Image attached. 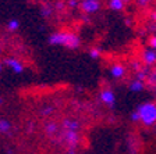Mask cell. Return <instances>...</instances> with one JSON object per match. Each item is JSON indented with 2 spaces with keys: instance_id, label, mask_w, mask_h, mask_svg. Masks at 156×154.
Returning <instances> with one entry per match:
<instances>
[{
  "instance_id": "17",
  "label": "cell",
  "mask_w": 156,
  "mask_h": 154,
  "mask_svg": "<svg viewBox=\"0 0 156 154\" xmlns=\"http://www.w3.org/2000/svg\"><path fill=\"white\" fill-rule=\"evenodd\" d=\"M131 121H134V122H140L141 119H140V114H138V111H133L131 112Z\"/></svg>"
},
{
  "instance_id": "20",
  "label": "cell",
  "mask_w": 156,
  "mask_h": 154,
  "mask_svg": "<svg viewBox=\"0 0 156 154\" xmlns=\"http://www.w3.org/2000/svg\"><path fill=\"white\" fill-rule=\"evenodd\" d=\"M42 114L43 115H50V114H52V107H46V108H43Z\"/></svg>"
},
{
  "instance_id": "22",
  "label": "cell",
  "mask_w": 156,
  "mask_h": 154,
  "mask_svg": "<svg viewBox=\"0 0 156 154\" xmlns=\"http://www.w3.org/2000/svg\"><path fill=\"white\" fill-rule=\"evenodd\" d=\"M138 2H140L141 4H146V3H151L152 0H138Z\"/></svg>"
},
{
  "instance_id": "26",
  "label": "cell",
  "mask_w": 156,
  "mask_h": 154,
  "mask_svg": "<svg viewBox=\"0 0 156 154\" xmlns=\"http://www.w3.org/2000/svg\"><path fill=\"white\" fill-rule=\"evenodd\" d=\"M0 104H2V97H0Z\"/></svg>"
},
{
  "instance_id": "14",
  "label": "cell",
  "mask_w": 156,
  "mask_h": 154,
  "mask_svg": "<svg viewBox=\"0 0 156 154\" xmlns=\"http://www.w3.org/2000/svg\"><path fill=\"white\" fill-rule=\"evenodd\" d=\"M45 129H46V133H48V135H53V133L57 131V125H56L55 122H50V124L46 125Z\"/></svg>"
},
{
  "instance_id": "11",
  "label": "cell",
  "mask_w": 156,
  "mask_h": 154,
  "mask_svg": "<svg viewBox=\"0 0 156 154\" xmlns=\"http://www.w3.org/2000/svg\"><path fill=\"white\" fill-rule=\"evenodd\" d=\"M144 89V80L141 79H134L130 84V90L131 92H141Z\"/></svg>"
},
{
  "instance_id": "21",
  "label": "cell",
  "mask_w": 156,
  "mask_h": 154,
  "mask_svg": "<svg viewBox=\"0 0 156 154\" xmlns=\"http://www.w3.org/2000/svg\"><path fill=\"white\" fill-rule=\"evenodd\" d=\"M68 6L71 9H75V7H78V2L77 0H68Z\"/></svg>"
},
{
  "instance_id": "1",
  "label": "cell",
  "mask_w": 156,
  "mask_h": 154,
  "mask_svg": "<svg viewBox=\"0 0 156 154\" xmlns=\"http://www.w3.org/2000/svg\"><path fill=\"white\" fill-rule=\"evenodd\" d=\"M49 45L63 46L67 49H78L81 46V39L71 32H55L49 36Z\"/></svg>"
},
{
  "instance_id": "6",
  "label": "cell",
  "mask_w": 156,
  "mask_h": 154,
  "mask_svg": "<svg viewBox=\"0 0 156 154\" xmlns=\"http://www.w3.org/2000/svg\"><path fill=\"white\" fill-rule=\"evenodd\" d=\"M64 142L70 147H75L80 142V135L77 131H66L64 133Z\"/></svg>"
},
{
  "instance_id": "9",
  "label": "cell",
  "mask_w": 156,
  "mask_h": 154,
  "mask_svg": "<svg viewBox=\"0 0 156 154\" xmlns=\"http://www.w3.org/2000/svg\"><path fill=\"white\" fill-rule=\"evenodd\" d=\"M63 126H64L67 131H77L80 129V124H78L75 119H71V118H67L63 121Z\"/></svg>"
},
{
  "instance_id": "15",
  "label": "cell",
  "mask_w": 156,
  "mask_h": 154,
  "mask_svg": "<svg viewBox=\"0 0 156 154\" xmlns=\"http://www.w3.org/2000/svg\"><path fill=\"white\" fill-rule=\"evenodd\" d=\"M89 56H91L92 58H99V57H101V50H99V49H96V47L91 49V50H89Z\"/></svg>"
},
{
  "instance_id": "12",
  "label": "cell",
  "mask_w": 156,
  "mask_h": 154,
  "mask_svg": "<svg viewBox=\"0 0 156 154\" xmlns=\"http://www.w3.org/2000/svg\"><path fill=\"white\" fill-rule=\"evenodd\" d=\"M10 129H11V122L4 118L0 119V133H9Z\"/></svg>"
},
{
  "instance_id": "13",
  "label": "cell",
  "mask_w": 156,
  "mask_h": 154,
  "mask_svg": "<svg viewBox=\"0 0 156 154\" xmlns=\"http://www.w3.org/2000/svg\"><path fill=\"white\" fill-rule=\"evenodd\" d=\"M20 28V21L18 19H10L7 22V29L9 31H17Z\"/></svg>"
},
{
  "instance_id": "7",
  "label": "cell",
  "mask_w": 156,
  "mask_h": 154,
  "mask_svg": "<svg viewBox=\"0 0 156 154\" xmlns=\"http://www.w3.org/2000/svg\"><path fill=\"white\" fill-rule=\"evenodd\" d=\"M4 64H6L11 71H14L16 74H21V72H24L23 63H21V61H18L17 58H7V60L4 61Z\"/></svg>"
},
{
  "instance_id": "2",
  "label": "cell",
  "mask_w": 156,
  "mask_h": 154,
  "mask_svg": "<svg viewBox=\"0 0 156 154\" xmlns=\"http://www.w3.org/2000/svg\"><path fill=\"white\" fill-rule=\"evenodd\" d=\"M140 114V122L145 126H152L156 124V104L152 101H146L136 108Z\"/></svg>"
},
{
  "instance_id": "16",
  "label": "cell",
  "mask_w": 156,
  "mask_h": 154,
  "mask_svg": "<svg viewBox=\"0 0 156 154\" xmlns=\"http://www.w3.org/2000/svg\"><path fill=\"white\" fill-rule=\"evenodd\" d=\"M50 14H52V9L49 6H45L42 7V15L43 17H50Z\"/></svg>"
},
{
  "instance_id": "10",
  "label": "cell",
  "mask_w": 156,
  "mask_h": 154,
  "mask_svg": "<svg viewBox=\"0 0 156 154\" xmlns=\"http://www.w3.org/2000/svg\"><path fill=\"white\" fill-rule=\"evenodd\" d=\"M107 6L113 11H121L124 9V6H126V2H123V0H109Z\"/></svg>"
},
{
  "instance_id": "25",
  "label": "cell",
  "mask_w": 156,
  "mask_h": 154,
  "mask_svg": "<svg viewBox=\"0 0 156 154\" xmlns=\"http://www.w3.org/2000/svg\"><path fill=\"white\" fill-rule=\"evenodd\" d=\"M2 70H3V64L0 63V72H2Z\"/></svg>"
},
{
  "instance_id": "19",
  "label": "cell",
  "mask_w": 156,
  "mask_h": 154,
  "mask_svg": "<svg viewBox=\"0 0 156 154\" xmlns=\"http://www.w3.org/2000/svg\"><path fill=\"white\" fill-rule=\"evenodd\" d=\"M145 78H146V72H145V71H138V72H136V79L144 80Z\"/></svg>"
},
{
  "instance_id": "18",
  "label": "cell",
  "mask_w": 156,
  "mask_h": 154,
  "mask_svg": "<svg viewBox=\"0 0 156 154\" xmlns=\"http://www.w3.org/2000/svg\"><path fill=\"white\" fill-rule=\"evenodd\" d=\"M149 47L153 49V50H156V35L149 39Z\"/></svg>"
},
{
  "instance_id": "5",
  "label": "cell",
  "mask_w": 156,
  "mask_h": 154,
  "mask_svg": "<svg viewBox=\"0 0 156 154\" xmlns=\"http://www.w3.org/2000/svg\"><path fill=\"white\" fill-rule=\"evenodd\" d=\"M141 60H142V63H145L146 65L156 64V50H153V49H151V47L144 50L142 54H141Z\"/></svg>"
},
{
  "instance_id": "3",
  "label": "cell",
  "mask_w": 156,
  "mask_h": 154,
  "mask_svg": "<svg viewBox=\"0 0 156 154\" xmlns=\"http://www.w3.org/2000/svg\"><path fill=\"white\" fill-rule=\"evenodd\" d=\"M80 6L85 14H95L101 9V2L99 0H82Z\"/></svg>"
},
{
  "instance_id": "4",
  "label": "cell",
  "mask_w": 156,
  "mask_h": 154,
  "mask_svg": "<svg viewBox=\"0 0 156 154\" xmlns=\"http://www.w3.org/2000/svg\"><path fill=\"white\" fill-rule=\"evenodd\" d=\"M99 99L107 107H113L116 104V94H114V92L112 89H103L99 93Z\"/></svg>"
},
{
  "instance_id": "24",
  "label": "cell",
  "mask_w": 156,
  "mask_h": 154,
  "mask_svg": "<svg viewBox=\"0 0 156 154\" xmlns=\"http://www.w3.org/2000/svg\"><path fill=\"white\" fill-rule=\"evenodd\" d=\"M152 18H153V19H155V22H156V11H155V13H153V14H152Z\"/></svg>"
},
{
  "instance_id": "23",
  "label": "cell",
  "mask_w": 156,
  "mask_h": 154,
  "mask_svg": "<svg viewBox=\"0 0 156 154\" xmlns=\"http://www.w3.org/2000/svg\"><path fill=\"white\" fill-rule=\"evenodd\" d=\"M67 154H75V150H74V147H70V150L67 151Z\"/></svg>"
},
{
  "instance_id": "8",
  "label": "cell",
  "mask_w": 156,
  "mask_h": 154,
  "mask_svg": "<svg viewBox=\"0 0 156 154\" xmlns=\"http://www.w3.org/2000/svg\"><path fill=\"white\" fill-rule=\"evenodd\" d=\"M109 72H110V75L114 79H120V78H123L126 75V68H124L123 64H113L110 67V70H109Z\"/></svg>"
},
{
  "instance_id": "27",
  "label": "cell",
  "mask_w": 156,
  "mask_h": 154,
  "mask_svg": "<svg viewBox=\"0 0 156 154\" xmlns=\"http://www.w3.org/2000/svg\"><path fill=\"white\" fill-rule=\"evenodd\" d=\"M123 2H127V0H123Z\"/></svg>"
}]
</instances>
